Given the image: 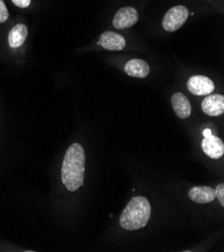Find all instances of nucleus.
I'll list each match as a JSON object with an SVG mask.
<instances>
[{
  "mask_svg": "<svg viewBox=\"0 0 224 252\" xmlns=\"http://www.w3.org/2000/svg\"><path fill=\"white\" fill-rule=\"evenodd\" d=\"M211 135H212L211 130L206 129V130H204V131H203V136H204V137H209V136H211Z\"/></svg>",
  "mask_w": 224,
  "mask_h": 252,
  "instance_id": "obj_16",
  "label": "nucleus"
},
{
  "mask_svg": "<svg viewBox=\"0 0 224 252\" xmlns=\"http://www.w3.org/2000/svg\"><path fill=\"white\" fill-rule=\"evenodd\" d=\"M125 72L130 77L137 79H145L150 73V65L143 60L133 59L127 62L124 67Z\"/></svg>",
  "mask_w": 224,
  "mask_h": 252,
  "instance_id": "obj_10",
  "label": "nucleus"
},
{
  "mask_svg": "<svg viewBox=\"0 0 224 252\" xmlns=\"http://www.w3.org/2000/svg\"><path fill=\"white\" fill-rule=\"evenodd\" d=\"M204 114L210 117H217L224 113V96L222 94H208L201 103Z\"/></svg>",
  "mask_w": 224,
  "mask_h": 252,
  "instance_id": "obj_7",
  "label": "nucleus"
},
{
  "mask_svg": "<svg viewBox=\"0 0 224 252\" xmlns=\"http://www.w3.org/2000/svg\"><path fill=\"white\" fill-rule=\"evenodd\" d=\"M139 20L138 10L133 6L120 8L114 16L113 27L117 30H126L134 27Z\"/></svg>",
  "mask_w": 224,
  "mask_h": 252,
  "instance_id": "obj_4",
  "label": "nucleus"
},
{
  "mask_svg": "<svg viewBox=\"0 0 224 252\" xmlns=\"http://www.w3.org/2000/svg\"><path fill=\"white\" fill-rule=\"evenodd\" d=\"M189 198L195 203L206 204L210 203L216 198L215 190L208 186L193 187L189 191Z\"/></svg>",
  "mask_w": 224,
  "mask_h": 252,
  "instance_id": "obj_12",
  "label": "nucleus"
},
{
  "mask_svg": "<svg viewBox=\"0 0 224 252\" xmlns=\"http://www.w3.org/2000/svg\"><path fill=\"white\" fill-rule=\"evenodd\" d=\"M189 10L184 5H175L171 7L162 19V28L168 32H173L181 29L187 21Z\"/></svg>",
  "mask_w": 224,
  "mask_h": 252,
  "instance_id": "obj_3",
  "label": "nucleus"
},
{
  "mask_svg": "<svg viewBox=\"0 0 224 252\" xmlns=\"http://www.w3.org/2000/svg\"><path fill=\"white\" fill-rule=\"evenodd\" d=\"M215 190V196L220 202L221 206H224V184L221 183L218 186H216Z\"/></svg>",
  "mask_w": 224,
  "mask_h": 252,
  "instance_id": "obj_14",
  "label": "nucleus"
},
{
  "mask_svg": "<svg viewBox=\"0 0 224 252\" xmlns=\"http://www.w3.org/2000/svg\"><path fill=\"white\" fill-rule=\"evenodd\" d=\"M86 154L82 145L74 143L67 149L62 166V181L65 188L77 191L84 185Z\"/></svg>",
  "mask_w": 224,
  "mask_h": 252,
  "instance_id": "obj_1",
  "label": "nucleus"
},
{
  "mask_svg": "<svg viewBox=\"0 0 224 252\" xmlns=\"http://www.w3.org/2000/svg\"><path fill=\"white\" fill-rule=\"evenodd\" d=\"M9 18V11L4 2V0H0V23H5Z\"/></svg>",
  "mask_w": 224,
  "mask_h": 252,
  "instance_id": "obj_13",
  "label": "nucleus"
},
{
  "mask_svg": "<svg viewBox=\"0 0 224 252\" xmlns=\"http://www.w3.org/2000/svg\"><path fill=\"white\" fill-rule=\"evenodd\" d=\"M201 147L206 156L211 159H220L224 154V144L222 140L214 135L204 137Z\"/></svg>",
  "mask_w": 224,
  "mask_h": 252,
  "instance_id": "obj_8",
  "label": "nucleus"
},
{
  "mask_svg": "<svg viewBox=\"0 0 224 252\" xmlns=\"http://www.w3.org/2000/svg\"><path fill=\"white\" fill-rule=\"evenodd\" d=\"M171 104L174 113L180 119H187L191 115V105L189 99L182 93H175L171 97Z\"/></svg>",
  "mask_w": 224,
  "mask_h": 252,
  "instance_id": "obj_9",
  "label": "nucleus"
},
{
  "mask_svg": "<svg viewBox=\"0 0 224 252\" xmlns=\"http://www.w3.org/2000/svg\"><path fill=\"white\" fill-rule=\"evenodd\" d=\"M29 35V29L26 24L17 23L10 30L7 36L8 45L12 49H17L21 47L27 41Z\"/></svg>",
  "mask_w": 224,
  "mask_h": 252,
  "instance_id": "obj_11",
  "label": "nucleus"
},
{
  "mask_svg": "<svg viewBox=\"0 0 224 252\" xmlns=\"http://www.w3.org/2000/svg\"><path fill=\"white\" fill-rule=\"evenodd\" d=\"M11 2L20 9H27L32 5V0H11Z\"/></svg>",
  "mask_w": 224,
  "mask_h": 252,
  "instance_id": "obj_15",
  "label": "nucleus"
},
{
  "mask_svg": "<svg viewBox=\"0 0 224 252\" xmlns=\"http://www.w3.org/2000/svg\"><path fill=\"white\" fill-rule=\"evenodd\" d=\"M151 217V205L148 199L143 196H136L122 212L120 225L122 228L134 231L141 229L147 225Z\"/></svg>",
  "mask_w": 224,
  "mask_h": 252,
  "instance_id": "obj_2",
  "label": "nucleus"
},
{
  "mask_svg": "<svg viewBox=\"0 0 224 252\" xmlns=\"http://www.w3.org/2000/svg\"><path fill=\"white\" fill-rule=\"evenodd\" d=\"M208 1H211V0H208Z\"/></svg>",
  "mask_w": 224,
  "mask_h": 252,
  "instance_id": "obj_17",
  "label": "nucleus"
},
{
  "mask_svg": "<svg viewBox=\"0 0 224 252\" xmlns=\"http://www.w3.org/2000/svg\"><path fill=\"white\" fill-rule=\"evenodd\" d=\"M187 89L192 94L202 96L212 94L215 89V85L212 80L205 77V75L196 74L192 75L187 81Z\"/></svg>",
  "mask_w": 224,
  "mask_h": 252,
  "instance_id": "obj_5",
  "label": "nucleus"
},
{
  "mask_svg": "<svg viewBox=\"0 0 224 252\" xmlns=\"http://www.w3.org/2000/svg\"><path fill=\"white\" fill-rule=\"evenodd\" d=\"M97 44L104 49L119 52V50L125 48L126 39L120 33H116L114 32H105L99 36Z\"/></svg>",
  "mask_w": 224,
  "mask_h": 252,
  "instance_id": "obj_6",
  "label": "nucleus"
}]
</instances>
